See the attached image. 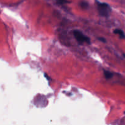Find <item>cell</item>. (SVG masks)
<instances>
[{"label": "cell", "mask_w": 125, "mask_h": 125, "mask_svg": "<svg viewBox=\"0 0 125 125\" xmlns=\"http://www.w3.org/2000/svg\"><path fill=\"white\" fill-rule=\"evenodd\" d=\"M114 32L116 34H118L121 39H125V35L122 30L120 29H116L114 31Z\"/></svg>", "instance_id": "obj_3"}, {"label": "cell", "mask_w": 125, "mask_h": 125, "mask_svg": "<svg viewBox=\"0 0 125 125\" xmlns=\"http://www.w3.org/2000/svg\"><path fill=\"white\" fill-rule=\"evenodd\" d=\"M99 40H101V41H102L103 42H104V43H106V39H104V38H103V37L99 38Z\"/></svg>", "instance_id": "obj_5"}, {"label": "cell", "mask_w": 125, "mask_h": 125, "mask_svg": "<svg viewBox=\"0 0 125 125\" xmlns=\"http://www.w3.org/2000/svg\"><path fill=\"white\" fill-rule=\"evenodd\" d=\"M104 76L106 78V79H111L113 77V73L107 70L104 71Z\"/></svg>", "instance_id": "obj_4"}, {"label": "cell", "mask_w": 125, "mask_h": 125, "mask_svg": "<svg viewBox=\"0 0 125 125\" xmlns=\"http://www.w3.org/2000/svg\"></svg>", "instance_id": "obj_6"}, {"label": "cell", "mask_w": 125, "mask_h": 125, "mask_svg": "<svg viewBox=\"0 0 125 125\" xmlns=\"http://www.w3.org/2000/svg\"><path fill=\"white\" fill-rule=\"evenodd\" d=\"M97 9L99 14L102 17H109L112 12V9L109 5L105 2H100L97 1Z\"/></svg>", "instance_id": "obj_1"}, {"label": "cell", "mask_w": 125, "mask_h": 125, "mask_svg": "<svg viewBox=\"0 0 125 125\" xmlns=\"http://www.w3.org/2000/svg\"><path fill=\"white\" fill-rule=\"evenodd\" d=\"M73 35H74V38L77 40L79 44H84V43H90V39L87 36L84 35L81 31L79 30H74L73 31Z\"/></svg>", "instance_id": "obj_2"}]
</instances>
